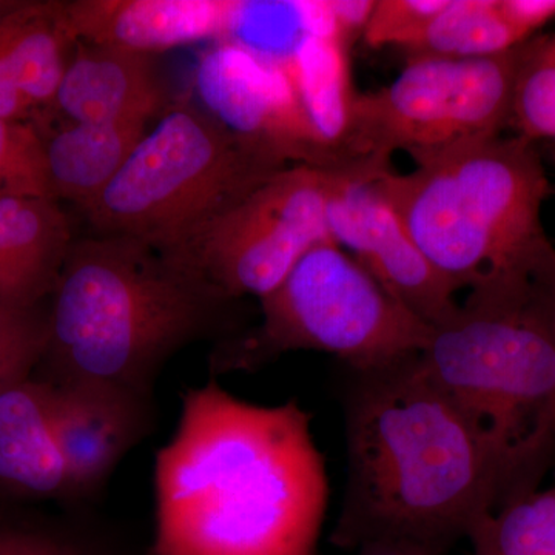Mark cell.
Here are the masks:
<instances>
[{
	"label": "cell",
	"mask_w": 555,
	"mask_h": 555,
	"mask_svg": "<svg viewBox=\"0 0 555 555\" xmlns=\"http://www.w3.org/2000/svg\"><path fill=\"white\" fill-rule=\"evenodd\" d=\"M310 422L297 400L261 406L215 378L185 390L147 555H317L328 483Z\"/></svg>",
	"instance_id": "6da1fadb"
},
{
	"label": "cell",
	"mask_w": 555,
	"mask_h": 555,
	"mask_svg": "<svg viewBox=\"0 0 555 555\" xmlns=\"http://www.w3.org/2000/svg\"><path fill=\"white\" fill-rule=\"evenodd\" d=\"M345 436V496L332 545L447 555L478 518L502 506L491 460L420 352L352 371Z\"/></svg>",
	"instance_id": "7a4b0ae2"
},
{
	"label": "cell",
	"mask_w": 555,
	"mask_h": 555,
	"mask_svg": "<svg viewBox=\"0 0 555 555\" xmlns=\"http://www.w3.org/2000/svg\"><path fill=\"white\" fill-rule=\"evenodd\" d=\"M49 312L46 382L150 401L175 353L247 327L244 299L225 297L158 247L127 236L73 241Z\"/></svg>",
	"instance_id": "3957f363"
},
{
	"label": "cell",
	"mask_w": 555,
	"mask_h": 555,
	"mask_svg": "<svg viewBox=\"0 0 555 555\" xmlns=\"http://www.w3.org/2000/svg\"><path fill=\"white\" fill-rule=\"evenodd\" d=\"M372 177L420 250L456 291L495 294L534 283L551 246L542 224L545 166L534 142H469Z\"/></svg>",
	"instance_id": "277c9868"
},
{
	"label": "cell",
	"mask_w": 555,
	"mask_h": 555,
	"mask_svg": "<svg viewBox=\"0 0 555 555\" xmlns=\"http://www.w3.org/2000/svg\"><path fill=\"white\" fill-rule=\"evenodd\" d=\"M420 361L491 460L502 506L535 491L555 448V338L535 278L467 295Z\"/></svg>",
	"instance_id": "5b68a950"
},
{
	"label": "cell",
	"mask_w": 555,
	"mask_h": 555,
	"mask_svg": "<svg viewBox=\"0 0 555 555\" xmlns=\"http://www.w3.org/2000/svg\"><path fill=\"white\" fill-rule=\"evenodd\" d=\"M261 301L257 326L218 341L211 378L255 372L281 356L315 350L371 371L425 349L433 326L390 297L335 241L318 244Z\"/></svg>",
	"instance_id": "8992f818"
},
{
	"label": "cell",
	"mask_w": 555,
	"mask_h": 555,
	"mask_svg": "<svg viewBox=\"0 0 555 555\" xmlns=\"http://www.w3.org/2000/svg\"><path fill=\"white\" fill-rule=\"evenodd\" d=\"M286 167L206 109L175 105L141 139L118 177L80 211L93 235L163 247Z\"/></svg>",
	"instance_id": "52a82bcc"
},
{
	"label": "cell",
	"mask_w": 555,
	"mask_h": 555,
	"mask_svg": "<svg viewBox=\"0 0 555 555\" xmlns=\"http://www.w3.org/2000/svg\"><path fill=\"white\" fill-rule=\"evenodd\" d=\"M525 46L477 60H409L390 86L358 93L343 170L379 173L390 169V156L398 150L418 163L502 137L511 124Z\"/></svg>",
	"instance_id": "ba28073f"
},
{
	"label": "cell",
	"mask_w": 555,
	"mask_h": 555,
	"mask_svg": "<svg viewBox=\"0 0 555 555\" xmlns=\"http://www.w3.org/2000/svg\"><path fill=\"white\" fill-rule=\"evenodd\" d=\"M328 185L331 170L288 166L158 248L225 297L262 299L310 248L334 241L326 217Z\"/></svg>",
	"instance_id": "9c48e42d"
},
{
	"label": "cell",
	"mask_w": 555,
	"mask_h": 555,
	"mask_svg": "<svg viewBox=\"0 0 555 555\" xmlns=\"http://www.w3.org/2000/svg\"><path fill=\"white\" fill-rule=\"evenodd\" d=\"M196 90L208 115L288 166L335 170L310 126L284 60L246 43H219L196 68Z\"/></svg>",
	"instance_id": "30bf717a"
},
{
	"label": "cell",
	"mask_w": 555,
	"mask_h": 555,
	"mask_svg": "<svg viewBox=\"0 0 555 555\" xmlns=\"http://www.w3.org/2000/svg\"><path fill=\"white\" fill-rule=\"evenodd\" d=\"M360 170H331L326 217L332 240L356 254L390 297L429 326L459 312L456 288L420 250L397 211Z\"/></svg>",
	"instance_id": "8fae6325"
},
{
	"label": "cell",
	"mask_w": 555,
	"mask_h": 555,
	"mask_svg": "<svg viewBox=\"0 0 555 555\" xmlns=\"http://www.w3.org/2000/svg\"><path fill=\"white\" fill-rule=\"evenodd\" d=\"M247 2L236 0H69L76 42L153 54L238 31Z\"/></svg>",
	"instance_id": "7c38bea8"
},
{
	"label": "cell",
	"mask_w": 555,
	"mask_h": 555,
	"mask_svg": "<svg viewBox=\"0 0 555 555\" xmlns=\"http://www.w3.org/2000/svg\"><path fill=\"white\" fill-rule=\"evenodd\" d=\"M51 425L73 495L100 489L149 433L152 401L89 385H51Z\"/></svg>",
	"instance_id": "4fadbf2b"
},
{
	"label": "cell",
	"mask_w": 555,
	"mask_h": 555,
	"mask_svg": "<svg viewBox=\"0 0 555 555\" xmlns=\"http://www.w3.org/2000/svg\"><path fill=\"white\" fill-rule=\"evenodd\" d=\"M153 54L78 42L53 101L69 124L150 122L166 109Z\"/></svg>",
	"instance_id": "5bb4252c"
},
{
	"label": "cell",
	"mask_w": 555,
	"mask_h": 555,
	"mask_svg": "<svg viewBox=\"0 0 555 555\" xmlns=\"http://www.w3.org/2000/svg\"><path fill=\"white\" fill-rule=\"evenodd\" d=\"M73 241L57 201L0 196V306L49 301Z\"/></svg>",
	"instance_id": "9a60e30c"
},
{
	"label": "cell",
	"mask_w": 555,
	"mask_h": 555,
	"mask_svg": "<svg viewBox=\"0 0 555 555\" xmlns=\"http://www.w3.org/2000/svg\"><path fill=\"white\" fill-rule=\"evenodd\" d=\"M0 481L22 494L75 496L51 425L46 379L0 390Z\"/></svg>",
	"instance_id": "2e32d148"
},
{
	"label": "cell",
	"mask_w": 555,
	"mask_h": 555,
	"mask_svg": "<svg viewBox=\"0 0 555 555\" xmlns=\"http://www.w3.org/2000/svg\"><path fill=\"white\" fill-rule=\"evenodd\" d=\"M147 122L69 124L42 134L51 198L82 210L108 188L149 129Z\"/></svg>",
	"instance_id": "e0dca14e"
},
{
	"label": "cell",
	"mask_w": 555,
	"mask_h": 555,
	"mask_svg": "<svg viewBox=\"0 0 555 555\" xmlns=\"http://www.w3.org/2000/svg\"><path fill=\"white\" fill-rule=\"evenodd\" d=\"M76 40L64 2H20L0 14V69L38 107L60 89Z\"/></svg>",
	"instance_id": "ac0fdd59"
},
{
	"label": "cell",
	"mask_w": 555,
	"mask_h": 555,
	"mask_svg": "<svg viewBox=\"0 0 555 555\" xmlns=\"http://www.w3.org/2000/svg\"><path fill=\"white\" fill-rule=\"evenodd\" d=\"M349 47L337 36L305 35L286 57L302 108L321 144L343 169L357 91L350 79Z\"/></svg>",
	"instance_id": "d6986e66"
},
{
	"label": "cell",
	"mask_w": 555,
	"mask_h": 555,
	"mask_svg": "<svg viewBox=\"0 0 555 555\" xmlns=\"http://www.w3.org/2000/svg\"><path fill=\"white\" fill-rule=\"evenodd\" d=\"M524 42L500 13L499 0H449L408 53L409 60H477L505 53Z\"/></svg>",
	"instance_id": "ffe728a7"
},
{
	"label": "cell",
	"mask_w": 555,
	"mask_h": 555,
	"mask_svg": "<svg viewBox=\"0 0 555 555\" xmlns=\"http://www.w3.org/2000/svg\"><path fill=\"white\" fill-rule=\"evenodd\" d=\"M466 539L474 555H555V486L485 514Z\"/></svg>",
	"instance_id": "44dd1931"
},
{
	"label": "cell",
	"mask_w": 555,
	"mask_h": 555,
	"mask_svg": "<svg viewBox=\"0 0 555 555\" xmlns=\"http://www.w3.org/2000/svg\"><path fill=\"white\" fill-rule=\"evenodd\" d=\"M509 126L529 142L555 139V47L550 35L526 40Z\"/></svg>",
	"instance_id": "7402d4cb"
},
{
	"label": "cell",
	"mask_w": 555,
	"mask_h": 555,
	"mask_svg": "<svg viewBox=\"0 0 555 555\" xmlns=\"http://www.w3.org/2000/svg\"><path fill=\"white\" fill-rule=\"evenodd\" d=\"M0 196L53 199L43 139L35 124L0 119Z\"/></svg>",
	"instance_id": "603a6c76"
},
{
	"label": "cell",
	"mask_w": 555,
	"mask_h": 555,
	"mask_svg": "<svg viewBox=\"0 0 555 555\" xmlns=\"http://www.w3.org/2000/svg\"><path fill=\"white\" fill-rule=\"evenodd\" d=\"M449 0H377L363 38L372 49L411 50L425 36Z\"/></svg>",
	"instance_id": "cb8c5ba5"
},
{
	"label": "cell",
	"mask_w": 555,
	"mask_h": 555,
	"mask_svg": "<svg viewBox=\"0 0 555 555\" xmlns=\"http://www.w3.org/2000/svg\"><path fill=\"white\" fill-rule=\"evenodd\" d=\"M49 301L33 308L0 306V358L40 364L49 339Z\"/></svg>",
	"instance_id": "d4e9b609"
},
{
	"label": "cell",
	"mask_w": 555,
	"mask_h": 555,
	"mask_svg": "<svg viewBox=\"0 0 555 555\" xmlns=\"http://www.w3.org/2000/svg\"><path fill=\"white\" fill-rule=\"evenodd\" d=\"M0 555H112L80 540L0 526Z\"/></svg>",
	"instance_id": "484cf974"
},
{
	"label": "cell",
	"mask_w": 555,
	"mask_h": 555,
	"mask_svg": "<svg viewBox=\"0 0 555 555\" xmlns=\"http://www.w3.org/2000/svg\"><path fill=\"white\" fill-rule=\"evenodd\" d=\"M499 9L507 24L521 39L555 20V0H499Z\"/></svg>",
	"instance_id": "4316f807"
},
{
	"label": "cell",
	"mask_w": 555,
	"mask_h": 555,
	"mask_svg": "<svg viewBox=\"0 0 555 555\" xmlns=\"http://www.w3.org/2000/svg\"><path fill=\"white\" fill-rule=\"evenodd\" d=\"M375 3L377 0H334V2H328L338 38L347 47L358 35H364L372 13H374Z\"/></svg>",
	"instance_id": "83f0119b"
},
{
	"label": "cell",
	"mask_w": 555,
	"mask_h": 555,
	"mask_svg": "<svg viewBox=\"0 0 555 555\" xmlns=\"http://www.w3.org/2000/svg\"><path fill=\"white\" fill-rule=\"evenodd\" d=\"M39 109L0 69V119L28 122Z\"/></svg>",
	"instance_id": "f1b7e54d"
},
{
	"label": "cell",
	"mask_w": 555,
	"mask_h": 555,
	"mask_svg": "<svg viewBox=\"0 0 555 555\" xmlns=\"http://www.w3.org/2000/svg\"><path fill=\"white\" fill-rule=\"evenodd\" d=\"M535 284L545 299L551 328L555 338V247L551 244L535 270Z\"/></svg>",
	"instance_id": "f546056e"
},
{
	"label": "cell",
	"mask_w": 555,
	"mask_h": 555,
	"mask_svg": "<svg viewBox=\"0 0 555 555\" xmlns=\"http://www.w3.org/2000/svg\"><path fill=\"white\" fill-rule=\"evenodd\" d=\"M33 369H35V366H31V364L0 358V390L16 385V383L24 382V379H28Z\"/></svg>",
	"instance_id": "4dcf8cb0"
},
{
	"label": "cell",
	"mask_w": 555,
	"mask_h": 555,
	"mask_svg": "<svg viewBox=\"0 0 555 555\" xmlns=\"http://www.w3.org/2000/svg\"><path fill=\"white\" fill-rule=\"evenodd\" d=\"M357 555H418L403 547L389 545H369L356 551Z\"/></svg>",
	"instance_id": "1f68e13d"
},
{
	"label": "cell",
	"mask_w": 555,
	"mask_h": 555,
	"mask_svg": "<svg viewBox=\"0 0 555 555\" xmlns=\"http://www.w3.org/2000/svg\"><path fill=\"white\" fill-rule=\"evenodd\" d=\"M16 0H0V14L5 13L7 10L14 5Z\"/></svg>",
	"instance_id": "d6a6232c"
}]
</instances>
